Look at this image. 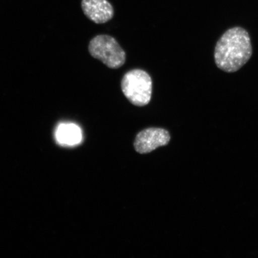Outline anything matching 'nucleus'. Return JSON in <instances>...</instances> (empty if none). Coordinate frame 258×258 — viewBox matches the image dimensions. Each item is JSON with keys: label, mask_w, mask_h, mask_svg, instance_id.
Segmentation results:
<instances>
[{"label": "nucleus", "mask_w": 258, "mask_h": 258, "mask_svg": "<svg viewBox=\"0 0 258 258\" xmlns=\"http://www.w3.org/2000/svg\"><path fill=\"white\" fill-rule=\"evenodd\" d=\"M253 49L250 37L245 29H228L216 44L214 59L219 69L225 73L237 72L249 61Z\"/></svg>", "instance_id": "f257e3e1"}, {"label": "nucleus", "mask_w": 258, "mask_h": 258, "mask_svg": "<svg viewBox=\"0 0 258 258\" xmlns=\"http://www.w3.org/2000/svg\"><path fill=\"white\" fill-rule=\"evenodd\" d=\"M121 89L125 98L132 105L143 107L151 101L153 81L150 74L141 69H134L124 74Z\"/></svg>", "instance_id": "f03ea898"}, {"label": "nucleus", "mask_w": 258, "mask_h": 258, "mask_svg": "<svg viewBox=\"0 0 258 258\" xmlns=\"http://www.w3.org/2000/svg\"><path fill=\"white\" fill-rule=\"evenodd\" d=\"M89 52L111 69H120L125 62L126 54L115 38L111 35H96L90 41Z\"/></svg>", "instance_id": "7ed1b4c3"}, {"label": "nucleus", "mask_w": 258, "mask_h": 258, "mask_svg": "<svg viewBox=\"0 0 258 258\" xmlns=\"http://www.w3.org/2000/svg\"><path fill=\"white\" fill-rule=\"evenodd\" d=\"M170 138V133L166 129L147 128L139 132L135 138L134 146L137 153L148 154L158 148L168 145Z\"/></svg>", "instance_id": "20e7f679"}, {"label": "nucleus", "mask_w": 258, "mask_h": 258, "mask_svg": "<svg viewBox=\"0 0 258 258\" xmlns=\"http://www.w3.org/2000/svg\"><path fill=\"white\" fill-rule=\"evenodd\" d=\"M84 14L96 24H103L111 20L114 15V8L107 0H82Z\"/></svg>", "instance_id": "39448f33"}, {"label": "nucleus", "mask_w": 258, "mask_h": 258, "mask_svg": "<svg viewBox=\"0 0 258 258\" xmlns=\"http://www.w3.org/2000/svg\"><path fill=\"white\" fill-rule=\"evenodd\" d=\"M55 138L57 143L62 146H74L82 141V131L76 124H60L57 127Z\"/></svg>", "instance_id": "423d86ee"}]
</instances>
